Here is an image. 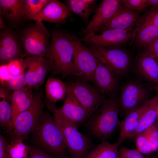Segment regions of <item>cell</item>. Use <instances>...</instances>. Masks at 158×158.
Returning a JSON list of instances; mask_svg holds the SVG:
<instances>
[{"label": "cell", "instance_id": "6da1fadb", "mask_svg": "<svg viewBox=\"0 0 158 158\" xmlns=\"http://www.w3.org/2000/svg\"><path fill=\"white\" fill-rule=\"evenodd\" d=\"M51 35L49 48L44 57L49 62L51 76L74 77V50L68 35L57 30Z\"/></svg>", "mask_w": 158, "mask_h": 158}, {"label": "cell", "instance_id": "7a4b0ae2", "mask_svg": "<svg viewBox=\"0 0 158 158\" xmlns=\"http://www.w3.org/2000/svg\"><path fill=\"white\" fill-rule=\"evenodd\" d=\"M46 104L61 130L66 148L71 158H84L91 150V140L80 133L78 127L60 113L55 104L47 100Z\"/></svg>", "mask_w": 158, "mask_h": 158}, {"label": "cell", "instance_id": "3957f363", "mask_svg": "<svg viewBox=\"0 0 158 158\" xmlns=\"http://www.w3.org/2000/svg\"><path fill=\"white\" fill-rule=\"evenodd\" d=\"M119 96L114 99H107L90 117L91 133L103 140L111 134L118 124L120 109Z\"/></svg>", "mask_w": 158, "mask_h": 158}, {"label": "cell", "instance_id": "277c9868", "mask_svg": "<svg viewBox=\"0 0 158 158\" xmlns=\"http://www.w3.org/2000/svg\"><path fill=\"white\" fill-rule=\"evenodd\" d=\"M33 133L37 141L46 150L58 156L65 154L66 148L63 135L53 116L43 115Z\"/></svg>", "mask_w": 158, "mask_h": 158}, {"label": "cell", "instance_id": "5b68a950", "mask_svg": "<svg viewBox=\"0 0 158 158\" xmlns=\"http://www.w3.org/2000/svg\"><path fill=\"white\" fill-rule=\"evenodd\" d=\"M43 94L41 92L34 94L30 107L17 115L13 122L10 135L12 140H23L33 132L42 116L44 107Z\"/></svg>", "mask_w": 158, "mask_h": 158}, {"label": "cell", "instance_id": "8992f818", "mask_svg": "<svg viewBox=\"0 0 158 158\" xmlns=\"http://www.w3.org/2000/svg\"><path fill=\"white\" fill-rule=\"evenodd\" d=\"M36 21L24 29L20 36L24 57H44L49 48L51 34L42 22Z\"/></svg>", "mask_w": 158, "mask_h": 158}, {"label": "cell", "instance_id": "52a82bcc", "mask_svg": "<svg viewBox=\"0 0 158 158\" xmlns=\"http://www.w3.org/2000/svg\"><path fill=\"white\" fill-rule=\"evenodd\" d=\"M66 83L73 95L90 116L107 99L95 85L74 77Z\"/></svg>", "mask_w": 158, "mask_h": 158}, {"label": "cell", "instance_id": "ba28073f", "mask_svg": "<svg viewBox=\"0 0 158 158\" xmlns=\"http://www.w3.org/2000/svg\"><path fill=\"white\" fill-rule=\"evenodd\" d=\"M68 36L74 50V77L92 83L98 59L77 37L74 35Z\"/></svg>", "mask_w": 158, "mask_h": 158}, {"label": "cell", "instance_id": "9c48e42d", "mask_svg": "<svg viewBox=\"0 0 158 158\" xmlns=\"http://www.w3.org/2000/svg\"><path fill=\"white\" fill-rule=\"evenodd\" d=\"M90 49L98 60L119 76H124L128 73L131 60L125 51L118 47Z\"/></svg>", "mask_w": 158, "mask_h": 158}, {"label": "cell", "instance_id": "30bf717a", "mask_svg": "<svg viewBox=\"0 0 158 158\" xmlns=\"http://www.w3.org/2000/svg\"><path fill=\"white\" fill-rule=\"evenodd\" d=\"M150 92L141 82L129 80L121 86L119 99L120 109L126 114L150 100Z\"/></svg>", "mask_w": 158, "mask_h": 158}, {"label": "cell", "instance_id": "8fae6325", "mask_svg": "<svg viewBox=\"0 0 158 158\" xmlns=\"http://www.w3.org/2000/svg\"><path fill=\"white\" fill-rule=\"evenodd\" d=\"M135 35L132 29L123 30L110 29L102 31L99 35L92 33L84 36L82 40L91 47H117L128 42Z\"/></svg>", "mask_w": 158, "mask_h": 158}, {"label": "cell", "instance_id": "7c38bea8", "mask_svg": "<svg viewBox=\"0 0 158 158\" xmlns=\"http://www.w3.org/2000/svg\"><path fill=\"white\" fill-rule=\"evenodd\" d=\"M22 63L27 85L32 89L38 88L50 72L49 62L44 57L32 56L23 58Z\"/></svg>", "mask_w": 158, "mask_h": 158}, {"label": "cell", "instance_id": "4fadbf2b", "mask_svg": "<svg viewBox=\"0 0 158 158\" xmlns=\"http://www.w3.org/2000/svg\"><path fill=\"white\" fill-rule=\"evenodd\" d=\"M119 77L99 60L92 83L107 96L108 99H113L119 95L121 86Z\"/></svg>", "mask_w": 158, "mask_h": 158}, {"label": "cell", "instance_id": "5bb4252c", "mask_svg": "<svg viewBox=\"0 0 158 158\" xmlns=\"http://www.w3.org/2000/svg\"><path fill=\"white\" fill-rule=\"evenodd\" d=\"M121 0H104L100 4L88 25L80 33L84 36L99 30L122 5Z\"/></svg>", "mask_w": 158, "mask_h": 158}, {"label": "cell", "instance_id": "9a60e30c", "mask_svg": "<svg viewBox=\"0 0 158 158\" xmlns=\"http://www.w3.org/2000/svg\"><path fill=\"white\" fill-rule=\"evenodd\" d=\"M24 52L15 35L6 28L0 33V66L24 58Z\"/></svg>", "mask_w": 158, "mask_h": 158}, {"label": "cell", "instance_id": "2e32d148", "mask_svg": "<svg viewBox=\"0 0 158 158\" xmlns=\"http://www.w3.org/2000/svg\"><path fill=\"white\" fill-rule=\"evenodd\" d=\"M67 87V93L63 103L57 109L63 116L78 128L90 116Z\"/></svg>", "mask_w": 158, "mask_h": 158}, {"label": "cell", "instance_id": "e0dca14e", "mask_svg": "<svg viewBox=\"0 0 158 158\" xmlns=\"http://www.w3.org/2000/svg\"><path fill=\"white\" fill-rule=\"evenodd\" d=\"M71 11L66 5L58 0H51L30 20L52 23L62 22L70 16Z\"/></svg>", "mask_w": 158, "mask_h": 158}, {"label": "cell", "instance_id": "ac0fdd59", "mask_svg": "<svg viewBox=\"0 0 158 158\" xmlns=\"http://www.w3.org/2000/svg\"><path fill=\"white\" fill-rule=\"evenodd\" d=\"M138 13L121 5L113 16L100 28L102 31L110 29H132L139 20Z\"/></svg>", "mask_w": 158, "mask_h": 158}, {"label": "cell", "instance_id": "d6986e66", "mask_svg": "<svg viewBox=\"0 0 158 158\" xmlns=\"http://www.w3.org/2000/svg\"><path fill=\"white\" fill-rule=\"evenodd\" d=\"M150 99L126 114L121 123L120 133L116 142L119 146L126 139L130 138L135 132L141 117L149 105Z\"/></svg>", "mask_w": 158, "mask_h": 158}, {"label": "cell", "instance_id": "ffe728a7", "mask_svg": "<svg viewBox=\"0 0 158 158\" xmlns=\"http://www.w3.org/2000/svg\"><path fill=\"white\" fill-rule=\"evenodd\" d=\"M136 74L142 79L157 84L158 82V62L147 56L137 59L134 67Z\"/></svg>", "mask_w": 158, "mask_h": 158}, {"label": "cell", "instance_id": "44dd1931", "mask_svg": "<svg viewBox=\"0 0 158 158\" xmlns=\"http://www.w3.org/2000/svg\"><path fill=\"white\" fill-rule=\"evenodd\" d=\"M25 0H0V14L14 24L24 20Z\"/></svg>", "mask_w": 158, "mask_h": 158}, {"label": "cell", "instance_id": "7402d4cb", "mask_svg": "<svg viewBox=\"0 0 158 158\" xmlns=\"http://www.w3.org/2000/svg\"><path fill=\"white\" fill-rule=\"evenodd\" d=\"M67 90L66 83L59 78L50 76L45 85L47 99L51 103L55 104L58 101L65 99Z\"/></svg>", "mask_w": 158, "mask_h": 158}, {"label": "cell", "instance_id": "603a6c76", "mask_svg": "<svg viewBox=\"0 0 158 158\" xmlns=\"http://www.w3.org/2000/svg\"><path fill=\"white\" fill-rule=\"evenodd\" d=\"M158 95L150 99L149 105L142 115L137 128L130 138H134L153 125L157 118Z\"/></svg>", "mask_w": 158, "mask_h": 158}, {"label": "cell", "instance_id": "cb8c5ba5", "mask_svg": "<svg viewBox=\"0 0 158 158\" xmlns=\"http://www.w3.org/2000/svg\"><path fill=\"white\" fill-rule=\"evenodd\" d=\"M116 142L111 144L104 140L91 150L84 158H120Z\"/></svg>", "mask_w": 158, "mask_h": 158}, {"label": "cell", "instance_id": "d4e9b609", "mask_svg": "<svg viewBox=\"0 0 158 158\" xmlns=\"http://www.w3.org/2000/svg\"><path fill=\"white\" fill-rule=\"evenodd\" d=\"M0 126L6 128L8 132L12 130L11 124V108L8 101V94L6 88L1 85L0 87Z\"/></svg>", "mask_w": 158, "mask_h": 158}, {"label": "cell", "instance_id": "484cf974", "mask_svg": "<svg viewBox=\"0 0 158 158\" xmlns=\"http://www.w3.org/2000/svg\"><path fill=\"white\" fill-rule=\"evenodd\" d=\"M136 33L135 42L139 47L145 48L158 38V27L146 23H141Z\"/></svg>", "mask_w": 158, "mask_h": 158}, {"label": "cell", "instance_id": "4316f807", "mask_svg": "<svg viewBox=\"0 0 158 158\" xmlns=\"http://www.w3.org/2000/svg\"><path fill=\"white\" fill-rule=\"evenodd\" d=\"M96 1L94 0H68L66 1V5L71 11L86 21L88 20Z\"/></svg>", "mask_w": 158, "mask_h": 158}, {"label": "cell", "instance_id": "83f0119b", "mask_svg": "<svg viewBox=\"0 0 158 158\" xmlns=\"http://www.w3.org/2000/svg\"><path fill=\"white\" fill-rule=\"evenodd\" d=\"M29 150V146L25 145L21 140H12L7 143L6 150L8 158H27Z\"/></svg>", "mask_w": 158, "mask_h": 158}, {"label": "cell", "instance_id": "f1b7e54d", "mask_svg": "<svg viewBox=\"0 0 158 158\" xmlns=\"http://www.w3.org/2000/svg\"><path fill=\"white\" fill-rule=\"evenodd\" d=\"M51 0H25L24 20H29L39 12Z\"/></svg>", "mask_w": 158, "mask_h": 158}, {"label": "cell", "instance_id": "f546056e", "mask_svg": "<svg viewBox=\"0 0 158 158\" xmlns=\"http://www.w3.org/2000/svg\"><path fill=\"white\" fill-rule=\"evenodd\" d=\"M32 88L27 86L22 88L13 91L11 96L10 103L12 111L32 92Z\"/></svg>", "mask_w": 158, "mask_h": 158}, {"label": "cell", "instance_id": "4dcf8cb0", "mask_svg": "<svg viewBox=\"0 0 158 158\" xmlns=\"http://www.w3.org/2000/svg\"><path fill=\"white\" fill-rule=\"evenodd\" d=\"M150 128L141 133L136 138L137 150L142 154H147L152 152L149 139Z\"/></svg>", "mask_w": 158, "mask_h": 158}, {"label": "cell", "instance_id": "1f68e13d", "mask_svg": "<svg viewBox=\"0 0 158 158\" xmlns=\"http://www.w3.org/2000/svg\"><path fill=\"white\" fill-rule=\"evenodd\" d=\"M6 84L8 89L13 91L27 86L24 73L16 76L10 75L1 85H3Z\"/></svg>", "mask_w": 158, "mask_h": 158}, {"label": "cell", "instance_id": "d6a6232c", "mask_svg": "<svg viewBox=\"0 0 158 158\" xmlns=\"http://www.w3.org/2000/svg\"><path fill=\"white\" fill-rule=\"evenodd\" d=\"M34 94L33 92L32 93L12 111L11 124L12 128L13 121L16 116L27 109L31 105L33 100Z\"/></svg>", "mask_w": 158, "mask_h": 158}, {"label": "cell", "instance_id": "836d02e7", "mask_svg": "<svg viewBox=\"0 0 158 158\" xmlns=\"http://www.w3.org/2000/svg\"><path fill=\"white\" fill-rule=\"evenodd\" d=\"M122 4L136 12L144 11L147 7V0H121Z\"/></svg>", "mask_w": 158, "mask_h": 158}, {"label": "cell", "instance_id": "e575fe53", "mask_svg": "<svg viewBox=\"0 0 158 158\" xmlns=\"http://www.w3.org/2000/svg\"><path fill=\"white\" fill-rule=\"evenodd\" d=\"M141 23L150 24L158 27V7L150 9L140 20Z\"/></svg>", "mask_w": 158, "mask_h": 158}, {"label": "cell", "instance_id": "d590c367", "mask_svg": "<svg viewBox=\"0 0 158 158\" xmlns=\"http://www.w3.org/2000/svg\"><path fill=\"white\" fill-rule=\"evenodd\" d=\"M23 58L12 61L7 64L11 75L16 76L24 73L22 63Z\"/></svg>", "mask_w": 158, "mask_h": 158}, {"label": "cell", "instance_id": "8d00e7d4", "mask_svg": "<svg viewBox=\"0 0 158 158\" xmlns=\"http://www.w3.org/2000/svg\"><path fill=\"white\" fill-rule=\"evenodd\" d=\"M143 55L147 56L158 62V38L154 40L145 48Z\"/></svg>", "mask_w": 158, "mask_h": 158}, {"label": "cell", "instance_id": "74e56055", "mask_svg": "<svg viewBox=\"0 0 158 158\" xmlns=\"http://www.w3.org/2000/svg\"><path fill=\"white\" fill-rule=\"evenodd\" d=\"M149 139L152 152L158 150V130L154 125L150 127Z\"/></svg>", "mask_w": 158, "mask_h": 158}, {"label": "cell", "instance_id": "f35d334b", "mask_svg": "<svg viewBox=\"0 0 158 158\" xmlns=\"http://www.w3.org/2000/svg\"><path fill=\"white\" fill-rule=\"evenodd\" d=\"M120 158H144L142 154L138 150L123 147L119 150Z\"/></svg>", "mask_w": 158, "mask_h": 158}, {"label": "cell", "instance_id": "ab89813d", "mask_svg": "<svg viewBox=\"0 0 158 158\" xmlns=\"http://www.w3.org/2000/svg\"><path fill=\"white\" fill-rule=\"evenodd\" d=\"M28 146L30 158H53L39 149L30 145Z\"/></svg>", "mask_w": 158, "mask_h": 158}, {"label": "cell", "instance_id": "60d3db41", "mask_svg": "<svg viewBox=\"0 0 158 158\" xmlns=\"http://www.w3.org/2000/svg\"><path fill=\"white\" fill-rule=\"evenodd\" d=\"M7 142L5 138L0 135V158H8L6 150Z\"/></svg>", "mask_w": 158, "mask_h": 158}, {"label": "cell", "instance_id": "b9f144b4", "mask_svg": "<svg viewBox=\"0 0 158 158\" xmlns=\"http://www.w3.org/2000/svg\"><path fill=\"white\" fill-rule=\"evenodd\" d=\"M0 80L1 83L11 75L7 64L0 66Z\"/></svg>", "mask_w": 158, "mask_h": 158}, {"label": "cell", "instance_id": "7bdbcfd3", "mask_svg": "<svg viewBox=\"0 0 158 158\" xmlns=\"http://www.w3.org/2000/svg\"><path fill=\"white\" fill-rule=\"evenodd\" d=\"M150 9L158 7V0H147V7Z\"/></svg>", "mask_w": 158, "mask_h": 158}, {"label": "cell", "instance_id": "ee69618b", "mask_svg": "<svg viewBox=\"0 0 158 158\" xmlns=\"http://www.w3.org/2000/svg\"><path fill=\"white\" fill-rule=\"evenodd\" d=\"M0 29H6V26L4 23L1 15L0 14Z\"/></svg>", "mask_w": 158, "mask_h": 158}, {"label": "cell", "instance_id": "f6af8a7d", "mask_svg": "<svg viewBox=\"0 0 158 158\" xmlns=\"http://www.w3.org/2000/svg\"><path fill=\"white\" fill-rule=\"evenodd\" d=\"M153 89L156 92L157 94L158 95V84L154 86Z\"/></svg>", "mask_w": 158, "mask_h": 158}, {"label": "cell", "instance_id": "bcb514c9", "mask_svg": "<svg viewBox=\"0 0 158 158\" xmlns=\"http://www.w3.org/2000/svg\"><path fill=\"white\" fill-rule=\"evenodd\" d=\"M157 118L158 119V107L157 109Z\"/></svg>", "mask_w": 158, "mask_h": 158}, {"label": "cell", "instance_id": "7dc6e473", "mask_svg": "<svg viewBox=\"0 0 158 158\" xmlns=\"http://www.w3.org/2000/svg\"><path fill=\"white\" fill-rule=\"evenodd\" d=\"M157 84H158V82Z\"/></svg>", "mask_w": 158, "mask_h": 158}, {"label": "cell", "instance_id": "c3c4849f", "mask_svg": "<svg viewBox=\"0 0 158 158\" xmlns=\"http://www.w3.org/2000/svg\"><path fill=\"white\" fill-rule=\"evenodd\" d=\"M29 158V157H28V158Z\"/></svg>", "mask_w": 158, "mask_h": 158}]
</instances>
